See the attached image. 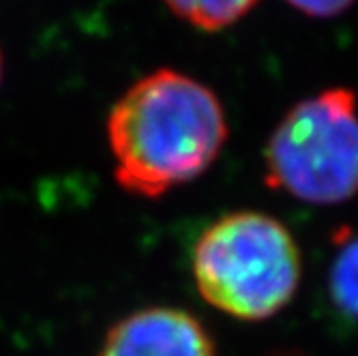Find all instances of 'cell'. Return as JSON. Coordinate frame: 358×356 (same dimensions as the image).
<instances>
[{
    "instance_id": "obj_1",
    "label": "cell",
    "mask_w": 358,
    "mask_h": 356,
    "mask_svg": "<svg viewBox=\"0 0 358 356\" xmlns=\"http://www.w3.org/2000/svg\"><path fill=\"white\" fill-rule=\"evenodd\" d=\"M227 122L217 94L174 69H159L114 104L108 142L116 183L157 198L200 176L223 148Z\"/></svg>"
},
{
    "instance_id": "obj_2",
    "label": "cell",
    "mask_w": 358,
    "mask_h": 356,
    "mask_svg": "<svg viewBox=\"0 0 358 356\" xmlns=\"http://www.w3.org/2000/svg\"><path fill=\"white\" fill-rule=\"evenodd\" d=\"M193 273L202 297L217 309L264 320L294 297L301 257L279 221L259 213H236L202 234L193 251Z\"/></svg>"
},
{
    "instance_id": "obj_3",
    "label": "cell",
    "mask_w": 358,
    "mask_h": 356,
    "mask_svg": "<svg viewBox=\"0 0 358 356\" xmlns=\"http://www.w3.org/2000/svg\"><path fill=\"white\" fill-rule=\"evenodd\" d=\"M266 183L311 204H337L358 191V114L348 88L301 101L266 148Z\"/></svg>"
},
{
    "instance_id": "obj_4",
    "label": "cell",
    "mask_w": 358,
    "mask_h": 356,
    "mask_svg": "<svg viewBox=\"0 0 358 356\" xmlns=\"http://www.w3.org/2000/svg\"><path fill=\"white\" fill-rule=\"evenodd\" d=\"M99 356H215V350L189 313L150 307L116 322Z\"/></svg>"
},
{
    "instance_id": "obj_5",
    "label": "cell",
    "mask_w": 358,
    "mask_h": 356,
    "mask_svg": "<svg viewBox=\"0 0 358 356\" xmlns=\"http://www.w3.org/2000/svg\"><path fill=\"white\" fill-rule=\"evenodd\" d=\"M185 22L202 30H221L245 17L257 0H164Z\"/></svg>"
},
{
    "instance_id": "obj_6",
    "label": "cell",
    "mask_w": 358,
    "mask_h": 356,
    "mask_svg": "<svg viewBox=\"0 0 358 356\" xmlns=\"http://www.w3.org/2000/svg\"><path fill=\"white\" fill-rule=\"evenodd\" d=\"M331 294L345 315L358 318V238L348 241L335 257Z\"/></svg>"
},
{
    "instance_id": "obj_7",
    "label": "cell",
    "mask_w": 358,
    "mask_h": 356,
    "mask_svg": "<svg viewBox=\"0 0 358 356\" xmlns=\"http://www.w3.org/2000/svg\"><path fill=\"white\" fill-rule=\"evenodd\" d=\"M292 7L315 17H333L343 13L354 0H287Z\"/></svg>"
},
{
    "instance_id": "obj_8",
    "label": "cell",
    "mask_w": 358,
    "mask_h": 356,
    "mask_svg": "<svg viewBox=\"0 0 358 356\" xmlns=\"http://www.w3.org/2000/svg\"><path fill=\"white\" fill-rule=\"evenodd\" d=\"M0 84H3V54H0Z\"/></svg>"
}]
</instances>
